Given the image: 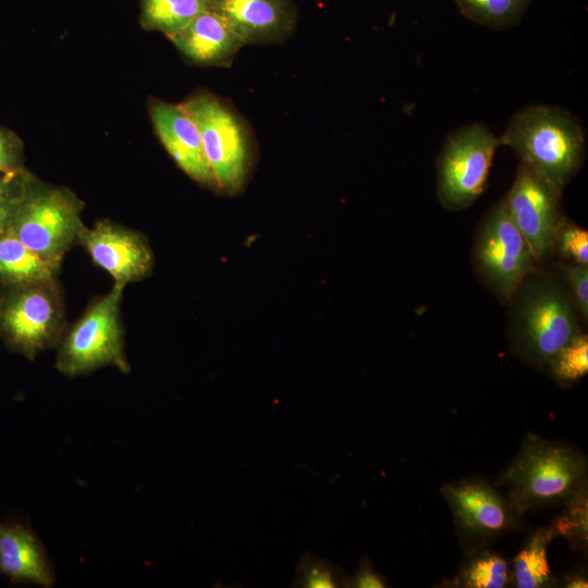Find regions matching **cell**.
<instances>
[{
    "instance_id": "d4e9b609",
    "label": "cell",
    "mask_w": 588,
    "mask_h": 588,
    "mask_svg": "<svg viewBox=\"0 0 588 588\" xmlns=\"http://www.w3.org/2000/svg\"><path fill=\"white\" fill-rule=\"evenodd\" d=\"M586 489L572 498L567 503L568 512L560 518L553 529L554 534H562L565 537L586 540L587 536V498Z\"/></svg>"
},
{
    "instance_id": "cb8c5ba5",
    "label": "cell",
    "mask_w": 588,
    "mask_h": 588,
    "mask_svg": "<svg viewBox=\"0 0 588 588\" xmlns=\"http://www.w3.org/2000/svg\"><path fill=\"white\" fill-rule=\"evenodd\" d=\"M554 247L575 264L588 262V232L565 218L559 225Z\"/></svg>"
},
{
    "instance_id": "83f0119b",
    "label": "cell",
    "mask_w": 588,
    "mask_h": 588,
    "mask_svg": "<svg viewBox=\"0 0 588 588\" xmlns=\"http://www.w3.org/2000/svg\"><path fill=\"white\" fill-rule=\"evenodd\" d=\"M385 577L375 569L371 561L364 558L352 577H345L343 587L350 588H384L388 587Z\"/></svg>"
},
{
    "instance_id": "d6986e66",
    "label": "cell",
    "mask_w": 588,
    "mask_h": 588,
    "mask_svg": "<svg viewBox=\"0 0 588 588\" xmlns=\"http://www.w3.org/2000/svg\"><path fill=\"white\" fill-rule=\"evenodd\" d=\"M210 9V0H142L140 22L146 29L167 36Z\"/></svg>"
},
{
    "instance_id": "277c9868",
    "label": "cell",
    "mask_w": 588,
    "mask_h": 588,
    "mask_svg": "<svg viewBox=\"0 0 588 588\" xmlns=\"http://www.w3.org/2000/svg\"><path fill=\"white\" fill-rule=\"evenodd\" d=\"M68 329L64 301L57 278L1 285L0 338L27 359L58 346Z\"/></svg>"
},
{
    "instance_id": "3957f363",
    "label": "cell",
    "mask_w": 588,
    "mask_h": 588,
    "mask_svg": "<svg viewBox=\"0 0 588 588\" xmlns=\"http://www.w3.org/2000/svg\"><path fill=\"white\" fill-rule=\"evenodd\" d=\"M82 209L83 203L70 189L45 184L30 175L9 231L42 259L60 267L86 226Z\"/></svg>"
},
{
    "instance_id": "603a6c76",
    "label": "cell",
    "mask_w": 588,
    "mask_h": 588,
    "mask_svg": "<svg viewBox=\"0 0 588 588\" xmlns=\"http://www.w3.org/2000/svg\"><path fill=\"white\" fill-rule=\"evenodd\" d=\"M292 587L336 588L343 587L345 575L335 564L310 553L301 556Z\"/></svg>"
},
{
    "instance_id": "484cf974",
    "label": "cell",
    "mask_w": 588,
    "mask_h": 588,
    "mask_svg": "<svg viewBox=\"0 0 588 588\" xmlns=\"http://www.w3.org/2000/svg\"><path fill=\"white\" fill-rule=\"evenodd\" d=\"M25 171L23 144L11 131L0 127V173Z\"/></svg>"
},
{
    "instance_id": "52a82bcc",
    "label": "cell",
    "mask_w": 588,
    "mask_h": 588,
    "mask_svg": "<svg viewBox=\"0 0 588 588\" xmlns=\"http://www.w3.org/2000/svg\"><path fill=\"white\" fill-rule=\"evenodd\" d=\"M499 146V137L480 122L446 137L437 161V193L445 208L468 207L480 196Z\"/></svg>"
},
{
    "instance_id": "4fadbf2b",
    "label": "cell",
    "mask_w": 588,
    "mask_h": 588,
    "mask_svg": "<svg viewBox=\"0 0 588 588\" xmlns=\"http://www.w3.org/2000/svg\"><path fill=\"white\" fill-rule=\"evenodd\" d=\"M149 111L160 142L180 169L198 184L218 189L199 131L184 108L155 101Z\"/></svg>"
},
{
    "instance_id": "f1b7e54d",
    "label": "cell",
    "mask_w": 588,
    "mask_h": 588,
    "mask_svg": "<svg viewBox=\"0 0 588 588\" xmlns=\"http://www.w3.org/2000/svg\"><path fill=\"white\" fill-rule=\"evenodd\" d=\"M30 175L26 170L19 173H3L0 175V197L21 195Z\"/></svg>"
},
{
    "instance_id": "8992f818",
    "label": "cell",
    "mask_w": 588,
    "mask_h": 588,
    "mask_svg": "<svg viewBox=\"0 0 588 588\" xmlns=\"http://www.w3.org/2000/svg\"><path fill=\"white\" fill-rule=\"evenodd\" d=\"M195 122L217 188L235 195L244 187L252 161L246 128L224 102L209 94L181 105Z\"/></svg>"
},
{
    "instance_id": "ffe728a7",
    "label": "cell",
    "mask_w": 588,
    "mask_h": 588,
    "mask_svg": "<svg viewBox=\"0 0 588 588\" xmlns=\"http://www.w3.org/2000/svg\"><path fill=\"white\" fill-rule=\"evenodd\" d=\"M468 20L493 29L516 25L531 0H454Z\"/></svg>"
},
{
    "instance_id": "2e32d148",
    "label": "cell",
    "mask_w": 588,
    "mask_h": 588,
    "mask_svg": "<svg viewBox=\"0 0 588 588\" xmlns=\"http://www.w3.org/2000/svg\"><path fill=\"white\" fill-rule=\"evenodd\" d=\"M0 573L12 583L49 588L56 575L36 534L22 523L0 522Z\"/></svg>"
},
{
    "instance_id": "7c38bea8",
    "label": "cell",
    "mask_w": 588,
    "mask_h": 588,
    "mask_svg": "<svg viewBox=\"0 0 588 588\" xmlns=\"http://www.w3.org/2000/svg\"><path fill=\"white\" fill-rule=\"evenodd\" d=\"M91 260L107 271L114 284L147 278L154 267V254L147 238L139 232L110 220H100L93 228L85 226L78 237Z\"/></svg>"
},
{
    "instance_id": "4316f807",
    "label": "cell",
    "mask_w": 588,
    "mask_h": 588,
    "mask_svg": "<svg viewBox=\"0 0 588 588\" xmlns=\"http://www.w3.org/2000/svg\"><path fill=\"white\" fill-rule=\"evenodd\" d=\"M568 282L573 290L577 306L587 320L588 316V267L587 265L575 264L564 267Z\"/></svg>"
},
{
    "instance_id": "ac0fdd59",
    "label": "cell",
    "mask_w": 588,
    "mask_h": 588,
    "mask_svg": "<svg viewBox=\"0 0 588 588\" xmlns=\"http://www.w3.org/2000/svg\"><path fill=\"white\" fill-rule=\"evenodd\" d=\"M553 529L535 531L513 560L511 583L517 588H544L553 585L547 546Z\"/></svg>"
},
{
    "instance_id": "ba28073f",
    "label": "cell",
    "mask_w": 588,
    "mask_h": 588,
    "mask_svg": "<svg viewBox=\"0 0 588 588\" xmlns=\"http://www.w3.org/2000/svg\"><path fill=\"white\" fill-rule=\"evenodd\" d=\"M516 329L523 351L540 365H548L579 333L567 294L553 282L538 284L524 297Z\"/></svg>"
},
{
    "instance_id": "9c48e42d",
    "label": "cell",
    "mask_w": 588,
    "mask_h": 588,
    "mask_svg": "<svg viewBox=\"0 0 588 588\" xmlns=\"http://www.w3.org/2000/svg\"><path fill=\"white\" fill-rule=\"evenodd\" d=\"M535 257L524 235L512 221L504 201L492 207L480 228L476 261L493 291L509 298L531 270Z\"/></svg>"
},
{
    "instance_id": "5bb4252c",
    "label": "cell",
    "mask_w": 588,
    "mask_h": 588,
    "mask_svg": "<svg viewBox=\"0 0 588 588\" xmlns=\"http://www.w3.org/2000/svg\"><path fill=\"white\" fill-rule=\"evenodd\" d=\"M220 14L247 44H272L294 30L297 11L292 0H210Z\"/></svg>"
},
{
    "instance_id": "7402d4cb",
    "label": "cell",
    "mask_w": 588,
    "mask_h": 588,
    "mask_svg": "<svg viewBox=\"0 0 588 588\" xmlns=\"http://www.w3.org/2000/svg\"><path fill=\"white\" fill-rule=\"evenodd\" d=\"M552 376L564 383L579 380L588 372V339L576 334L547 365Z\"/></svg>"
},
{
    "instance_id": "7a4b0ae2",
    "label": "cell",
    "mask_w": 588,
    "mask_h": 588,
    "mask_svg": "<svg viewBox=\"0 0 588 588\" xmlns=\"http://www.w3.org/2000/svg\"><path fill=\"white\" fill-rule=\"evenodd\" d=\"M587 463L577 450L528 434L506 468L507 499L522 515L548 504L566 503L586 489Z\"/></svg>"
},
{
    "instance_id": "4dcf8cb0",
    "label": "cell",
    "mask_w": 588,
    "mask_h": 588,
    "mask_svg": "<svg viewBox=\"0 0 588 588\" xmlns=\"http://www.w3.org/2000/svg\"><path fill=\"white\" fill-rule=\"evenodd\" d=\"M564 587L567 588H580L588 587L587 578L584 574H575L567 577L564 583Z\"/></svg>"
},
{
    "instance_id": "e0dca14e",
    "label": "cell",
    "mask_w": 588,
    "mask_h": 588,
    "mask_svg": "<svg viewBox=\"0 0 588 588\" xmlns=\"http://www.w3.org/2000/svg\"><path fill=\"white\" fill-rule=\"evenodd\" d=\"M60 267L42 259L11 231L0 235L1 285L26 284L58 277Z\"/></svg>"
},
{
    "instance_id": "9a60e30c",
    "label": "cell",
    "mask_w": 588,
    "mask_h": 588,
    "mask_svg": "<svg viewBox=\"0 0 588 588\" xmlns=\"http://www.w3.org/2000/svg\"><path fill=\"white\" fill-rule=\"evenodd\" d=\"M187 59L197 64L228 65L246 44L212 9L196 16L183 28L167 35Z\"/></svg>"
},
{
    "instance_id": "f546056e",
    "label": "cell",
    "mask_w": 588,
    "mask_h": 588,
    "mask_svg": "<svg viewBox=\"0 0 588 588\" xmlns=\"http://www.w3.org/2000/svg\"><path fill=\"white\" fill-rule=\"evenodd\" d=\"M21 195L0 197V235L9 230Z\"/></svg>"
},
{
    "instance_id": "44dd1931",
    "label": "cell",
    "mask_w": 588,
    "mask_h": 588,
    "mask_svg": "<svg viewBox=\"0 0 588 588\" xmlns=\"http://www.w3.org/2000/svg\"><path fill=\"white\" fill-rule=\"evenodd\" d=\"M455 583L465 588H503L511 583V567L497 553L476 552L462 566Z\"/></svg>"
},
{
    "instance_id": "8fae6325",
    "label": "cell",
    "mask_w": 588,
    "mask_h": 588,
    "mask_svg": "<svg viewBox=\"0 0 588 588\" xmlns=\"http://www.w3.org/2000/svg\"><path fill=\"white\" fill-rule=\"evenodd\" d=\"M462 538L487 541L511 528L519 514L510 500L482 480H461L442 487Z\"/></svg>"
},
{
    "instance_id": "1f68e13d",
    "label": "cell",
    "mask_w": 588,
    "mask_h": 588,
    "mask_svg": "<svg viewBox=\"0 0 588 588\" xmlns=\"http://www.w3.org/2000/svg\"><path fill=\"white\" fill-rule=\"evenodd\" d=\"M1 574V573H0Z\"/></svg>"
},
{
    "instance_id": "30bf717a",
    "label": "cell",
    "mask_w": 588,
    "mask_h": 588,
    "mask_svg": "<svg viewBox=\"0 0 588 588\" xmlns=\"http://www.w3.org/2000/svg\"><path fill=\"white\" fill-rule=\"evenodd\" d=\"M561 192L520 162L513 186L503 199L512 221L524 235L536 260L554 249L563 219Z\"/></svg>"
},
{
    "instance_id": "6da1fadb",
    "label": "cell",
    "mask_w": 588,
    "mask_h": 588,
    "mask_svg": "<svg viewBox=\"0 0 588 588\" xmlns=\"http://www.w3.org/2000/svg\"><path fill=\"white\" fill-rule=\"evenodd\" d=\"M499 139L500 145L516 152L520 162L560 191L584 161L586 136L579 120L555 106L520 109Z\"/></svg>"
},
{
    "instance_id": "5b68a950",
    "label": "cell",
    "mask_w": 588,
    "mask_h": 588,
    "mask_svg": "<svg viewBox=\"0 0 588 588\" xmlns=\"http://www.w3.org/2000/svg\"><path fill=\"white\" fill-rule=\"evenodd\" d=\"M124 287L114 284L68 327L57 346L56 368L60 372L77 377L105 366H114L123 373L131 371L121 319Z\"/></svg>"
}]
</instances>
